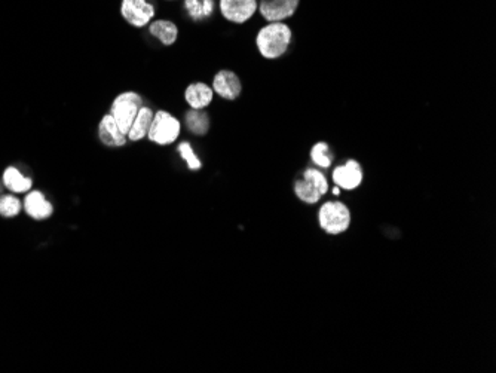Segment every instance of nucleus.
<instances>
[{
  "mask_svg": "<svg viewBox=\"0 0 496 373\" xmlns=\"http://www.w3.org/2000/svg\"><path fill=\"white\" fill-rule=\"evenodd\" d=\"M293 42V30L287 22H266L256 34V48L262 58L275 62L287 54Z\"/></svg>",
  "mask_w": 496,
  "mask_h": 373,
  "instance_id": "f257e3e1",
  "label": "nucleus"
},
{
  "mask_svg": "<svg viewBox=\"0 0 496 373\" xmlns=\"http://www.w3.org/2000/svg\"><path fill=\"white\" fill-rule=\"evenodd\" d=\"M329 192V180L320 168H306L302 177L295 182V194L305 204L313 206Z\"/></svg>",
  "mask_w": 496,
  "mask_h": 373,
  "instance_id": "f03ea898",
  "label": "nucleus"
},
{
  "mask_svg": "<svg viewBox=\"0 0 496 373\" xmlns=\"http://www.w3.org/2000/svg\"><path fill=\"white\" fill-rule=\"evenodd\" d=\"M143 104V95L136 91H124L118 94L113 99L108 113L115 119V122L124 134H128V131Z\"/></svg>",
  "mask_w": 496,
  "mask_h": 373,
  "instance_id": "7ed1b4c3",
  "label": "nucleus"
},
{
  "mask_svg": "<svg viewBox=\"0 0 496 373\" xmlns=\"http://www.w3.org/2000/svg\"><path fill=\"white\" fill-rule=\"evenodd\" d=\"M181 134V121L168 111H156L148 132V140L156 146L174 144Z\"/></svg>",
  "mask_w": 496,
  "mask_h": 373,
  "instance_id": "20e7f679",
  "label": "nucleus"
},
{
  "mask_svg": "<svg viewBox=\"0 0 496 373\" xmlns=\"http://www.w3.org/2000/svg\"><path fill=\"white\" fill-rule=\"evenodd\" d=\"M318 223L325 234L341 235L349 230L350 211L341 201H327L318 210Z\"/></svg>",
  "mask_w": 496,
  "mask_h": 373,
  "instance_id": "39448f33",
  "label": "nucleus"
},
{
  "mask_svg": "<svg viewBox=\"0 0 496 373\" xmlns=\"http://www.w3.org/2000/svg\"><path fill=\"white\" fill-rule=\"evenodd\" d=\"M120 17L134 29H144L156 17V8L149 0H120Z\"/></svg>",
  "mask_w": 496,
  "mask_h": 373,
  "instance_id": "423d86ee",
  "label": "nucleus"
},
{
  "mask_svg": "<svg viewBox=\"0 0 496 373\" xmlns=\"http://www.w3.org/2000/svg\"><path fill=\"white\" fill-rule=\"evenodd\" d=\"M223 20L236 26H243L257 14L259 0H217Z\"/></svg>",
  "mask_w": 496,
  "mask_h": 373,
  "instance_id": "0eeeda50",
  "label": "nucleus"
},
{
  "mask_svg": "<svg viewBox=\"0 0 496 373\" xmlns=\"http://www.w3.org/2000/svg\"><path fill=\"white\" fill-rule=\"evenodd\" d=\"M300 0H259L257 14L266 22H287L299 10Z\"/></svg>",
  "mask_w": 496,
  "mask_h": 373,
  "instance_id": "6e6552de",
  "label": "nucleus"
},
{
  "mask_svg": "<svg viewBox=\"0 0 496 373\" xmlns=\"http://www.w3.org/2000/svg\"><path fill=\"white\" fill-rule=\"evenodd\" d=\"M211 88L217 97L227 101H234L238 100L241 92H243V82H241V78L234 70L222 69L214 75Z\"/></svg>",
  "mask_w": 496,
  "mask_h": 373,
  "instance_id": "1a4fd4ad",
  "label": "nucleus"
},
{
  "mask_svg": "<svg viewBox=\"0 0 496 373\" xmlns=\"http://www.w3.org/2000/svg\"><path fill=\"white\" fill-rule=\"evenodd\" d=\"M364 173H362V167L355 160H348L346 162L334 167L332 173L333 183L343 190H355L361 186Z\"/></svg>",
  "mask_w": 496,
  "mask_h": 373,
  "instance_id": "9d476101",
  "label": "nucleus"
},
{
  "mask_svg": "<svg viewBox=\"0 0 496 373\" xmlns=\"http://www.w3.org/2000/svg\"><path fill=\"white\" fill-rule=\"evenodd\" d=\"M97 136L101 141L103 146L106 148H124L128 143L127 134H124L118 124L115 122V119L111 116V113H106L101 116L99 127H97Z\"/></svg>",
  "mask_w": 496,
  "mask_h": 373,
  "instance_id": "9b49d317",
  "label": "nucleus"
},
{
  "mask_svg": "<svg viewBox=\"0 0 496 373\" xmlns=\"http://www.w3.org/2000/svg\"><path fill=\"white\" fill-rule=\"evenodd\" d=\"M214 100L211 85L205 82H192L185 90V101L189 109L205 111Z\"/></svg>",
  "mask_w": 496,
  "mask_h": 373,
  "instance_id": "f8f14e48",
  "label": "nucleus"
},
{
  "mask_svg": "<svg viewBox=\"0 0 496 373\" xmlns=\"http://www.w3.org/2000/svg\"><path fill=\"white\" fill-rule=\"evenodd\" d=\"M24 210L34 220H46L54 213L52 204L45 198L41 190L29 192L26 199H24Z\"/></svg>",
  "mask_w": 496,
  "mask_h": 373,
  "instance_id": "ddd939ff",
  "label": "nucleus"
},
{
  "mask_svg": "<svg viewBox=\"0 0 496 373\" xmlns=\"http://www.w3.org/2000/svg\"><path fill=\"white\" fill-rule=\"evenodd\" d=\"M148 30L152 38L158 41L162 46H173L180 34L177 24L165 18H155L148 26Z\"/></svg>",
  "mask_w": 496,
  "mask_h": 373,
  "instance_id": "4468645a",
  "label": "nucleus"
},
{
  "mask_svg": "<svg viewBox=\"0 0 496 373\" xmlns=\"http://www.w3.org/2000/svg\"><path fill=\"white\" fill-rule=\"evenodd\" d=\"M153 115H155V111L152 109V107L143 104V107L139 111V113H137V116L134 119V122H132V125H131V128L128 131V134H127L128 141L137 143V141L148 139V132H149V128H150V124H152Z\"/></svg>",
  "mask_w": 496,
  "mask_h": 373,
  "instance_id": "2eb2a0df",
  "label": "nucleus"
},
{
  "mask_svg": "<svg viewBox=\"0 0 496 373\" xmlns=\"http://www.w3.org/2000/svg\"><path fill=\"white\" fill-rule=\"evenodd\" d=\"M186 15L195 22L208 20L217 9V0H183Z\"/></svg>",
  "mask_w": 496,
  "mask_h": 373,
  "instance_id": "dca6fc26",
  "label": "nucleus"
},
{
  "mask_svg": "<svg viewBox=\"0 0 496 373\" xmlns=\"http://www.w3.org/2000/svg\"><path fill=\"white\" fill-rule=\"evenodd\" d=\"M183 122L186 125V128L189 129V132H192L193 136H207L210 127H211V121L210 116L205 111H197V109H189L185 113V119Z\"/></svg>",
  "mask_w": 496,
  "mask_h": 373,
  "instance_id": "f3484780",
  "label": "nucleus"
},
{
  "mask_svg": "<svg viewBox=\"0 0 496 373\" xmlns=\"http://www.w3.org/2000/svg\"><path fill=\"white\" fill-rule=\"evenodd\" d=\"M2 182L5 188L10 192H14V194H24V192H29L33 186V180L27 176H24L15 167L6 168Z\"/></svg>",
  "mask_w": 496,
  "mask_h": 373,
  "instance_id": "a211bd4d",
  "label": "nucleus"
},
{
  "mask_svg": "<svg viewBox=\"0 0 496 373\" xmlns=\"http://www.w3.org/2000/svg\"><path fill=\"white\" fill-rule=\"evenodd\" d=\"M311 161L317 168L327 170L333 165V152L329 146V143L318 141L311 149Z\"/></svg>",
  "mask_w": 496,
  "mask_h": 373,
  "instance_id": "6ab92c4d",
  "label": "nucleus"
},
{
  "mask_svg": "<svg viewBox=\"0 0 496 373\" xmlns=\"http://www.w3.org/2000/svg\"><path fill=\"white\" fill-rule=\"evenodd\" d=\"M177 152L178 155L181 156V160H183L187 165L189 170L192 171H198L199 168L202 167V162L201 160L198 158V155L197 152L193 150L192 148V144L189 141H180L178 143V146H177Z\"/></svg>",
  "mask_w": 496,
  "mask_h": 373,
  "instance_id": "aec40b11",
  "label": "nucleus"
},
{
  "mask_svg": "<svg viewBox=\"0 0 496 373\" xmlns=\"http://www.w3.org/2000/svg\"><path fill=\"white\" fill-rule=\"evenodd\" d=\"M21 211V201L14 195L0 197V216L3 218H15Z\"/></svg>",
  "mask_w": 496,
  "mask_h": 373,
  "instance_id": "412c9836",
  "label": "nucleus"
},
{
  "mask_svg": "<svg viewBox=\"0 0 496 373\" xmlns=\"http://www.w3.org/2000/svg\"><path fill=\"white\" fill-rule=\"evenodd\" d=\"M0 192H2V183H0Z\"/></svg>",
  "mask_w": 496,
  "mask_h": 373,
  "instance_id": "4be33fe9",
  "label": "nucleus"
},
{
  "mask_svg": "<svg viewBox=\"0 0 496 373\" xmlns=\"http://www.w3.org/2000/svg\"><path fill=\"white\" fill-rule=\"evenodd\" d=\"M166 2H174V0H166Z\"/></svg>",
  "mask_w": 496,
  "mask_h": 373,
  "instance_id": "5701e85b",
  "label": "nucleus"
}]
</instances>
